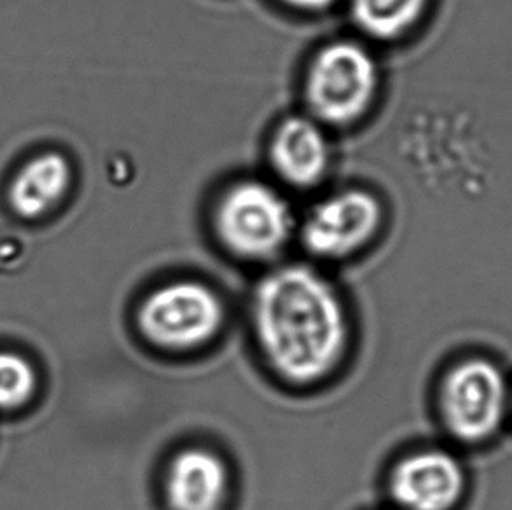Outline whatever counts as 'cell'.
<instances>
[{
  "mask_svg": "<svg viewBox=\"0 0 512 510\" xmlns=\"http://www.w3.org/2000/svg\"><path fill=\"white\" fill-rule=\"evenodd\" d=\"M74 184L70 159L58 151H44L27 159L7 186V205L21 221H41L62 207Z\"/></svg>",
  "mask_w": 512,
  "mask_h": 510,
  "instance_id": "30bf717a",
  "label": "cell"
},
{
  "mask_svg": "<svg viewBox=\"0 0 512 510\" xmlns=\"http://www.w3.org/2000/svg\"><path fill=\"white\" fill-rule=\"evenodd\" d=\"M39 374L21 353L0 350V413H14L34 400Z\"/></svg>",
  "mask_w": 512,
  "mask_h": 510,
  "instance_id": "7c38bea8",
  "label": "cell"
},
{
  "mask_svg": "<svg viewBox=\"0 0 512 510\" xmlns=\"http://www.w3.org/2000/svg\"><path fill=\"white\" fill-rule=\"evenodd\" d=\"M429 0H350L352 20L374 41H397L427 11Z\"/></svg>",
  "mask_w": 512,
  "mask_h": 510,
  "instance_id": "8fae6325",
  "label": "cell"
},
{
  "mask_svg": "<svg viewBox=\"0 0 512 510\" xmlns=\"http://www.w3.org/2000/svg\"><path fill=\"white\" fill-rule=\"evenodd\" d=\"M214 229L229 254L243 261H270L291 242L296 217L278 189L259 180H242L221 194Z\"/></svg>",
  "mask_w": 512,
  "mask_h": 510,
  "instance_id": "3957f363",
  "label": "cell"
},
{
  "mask_svg": "<svg viewBox=\"0 0 512 510\" xmlns=\"http://www.w3.org/2000/svg\"><path fill=\"white\" fill-rule=\"evenodd\" d=\"M509 427H512V393H511V413H509Z\"/></svg>",
  "mask_w": 512,
  "mask_h": 510,
  "instance_id": "5bb4252c",
  "label": "cell"
},
{
  "mask_svg": "<svg viewBox=\"0 0 512 510\" xmlns=\"http://www.w3.org/2000/svg\"><path fill=\"white\" fill-rule=\"evenodd\" d=\"M512 381L499 360L469 353L451 362L437 383V418L451 441L485 448L509 427Z\"/></svg>",
  "mask_w": 512,
  "mask_h": 510,
  "instance_id": "7a4b0ae2",
  "label": "cell"
},
{
  "mask_svg": "<svg viewBox=\"0 0 512 510\" xmlns=\"http://www.w3.org/2000/svg\"><path fill=\"white\" fill-rule=\"evenodd\" d=\"M471 490V476L453 449L429 446L395 463L388 493L399 510H458Z\"/></svg>",
  "mask_w": 512,
  "mask_h": 510,
  "instance_id": "52a82bcc",
  "label": "cell"
},
{
  "mask_svg": "<svg viewBox=\"0 0 512 510\" xmlns=\"http://www.w3.org/2000/svg\"><path fill=\"white\" fill-rule=\"evenodd\" d=\"M270 163L285 184L310 189L320 184L331 166V145L324 125L312 116H291L275 128Z\"/></svg>",
  "mask_w": 512,
  "mask_h": 510,
  "instance_id": "9c48e42d",
  "label": "cell"
},
{
  "mask_svg": "<svg viewBox=\"0 0 512 510\" xmlns=\"http://www.w3.org/2000/svg\"><path fill=\"white\" fill-rule=\"evenodd\" d=\"M252 327L273 373L294 385H312L340 366L350 324L338 290L303 264L264 276L254 290Z\"/></svg>",
  "mask_w": 512,
  "mask_h": 510,
  "instance_id": "6da1fadb",
  "label": "cell"
},
{
  "mask_svg": "<svg viewBox=\"0 0 512 510\" xmlns=\"http://www.w3.org/2000/svg\"><path fill=\"white\" fill-rule=\"evenodd\" d=\"M226 320L217 292L196 280L165 283L137 311L142 336L161 350L191 352L214 341Z\"/></svg>",
  "mask_w": 512,
  "mask_h": 510,
  "instance_id": "5b68a950",
  "label": "cell"
},
{
  "mask_svg": "<svg viewBox=\"0 0 512 510\" xmlns=\"http://www.w3.org/2000/svg\"><path fill=\"white\" fill-rule=\"evenodd\" d=\"M229 490L228 463L212 449L200 446L175 453L163 477L170 510H222L228 504Z\"/></svg>",
  "mask_w": 512,
  "mask_h": 510,
  "instance_id": "ba28073f",
  "label": "cell"
},
{
  "mask_svg": "<svg viewBox=\"0 0 512 510\" xmlns=\"http://www.w3.org/2000/svg\"><path fill=\"white\" fill-rule=\"evenodd\" d=\"M278 2L303 13H322V11H329L338 0H278Z\"/></svg>",
  "mask_w": 512,
  "mask_h": 510,
  "instance_id": "4fadbf2b",
  "label": "cell"
},
{
  "mask_svg": "<svg viewBox=\"0 0 512 510\" xmlns=\"http://www.w3.org/2000/svg\"><path fill=\"white\" fill-rule=\"evenodd\" d=\"M385 221L381 201L367 189H345L319 201L299 226L305 249L320 259H345L373 242Z\"/></svg>",
  "mask_w": 512,
  "mask_h": 510,
  "instance_id": "8992f818",
  "label": "cell"
},
{
  "mask_svg": "<svg viewBox=\"0 0 512 510\" xmlns=\"http://www.w3.org/2000/svg\"><path fill=\"white\" fill-rule=\"evenodd\" d=\"M378 88V63L359 42H329L306 69V105L320 125L357 123L371 109Z\"/></svg>",
  "mask_w": 512,
  "mask_h": 510,
  "instance_id": "277c9868",
  "label": "cell"
}]
</instances>
